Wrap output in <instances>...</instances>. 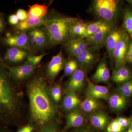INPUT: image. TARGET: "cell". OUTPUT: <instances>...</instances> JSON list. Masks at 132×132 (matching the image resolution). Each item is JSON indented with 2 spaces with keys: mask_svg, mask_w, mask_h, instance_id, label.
Listing matches in <instances>:
<instances>
[{
  "mask_svg": "<svg viewBox=\"0 0 132 132\" xmlns=\"http://www.w3.org/2000/svg\"><path fill=\"white\" fill-rule=\"evenodd\" d=\"M28 94L32 121L40 126L51 124L57 111L45 79L42 77L33 79L28 86Z\"/></svg>",
  "mask_w": 132,
  "mask_h": 132,
  "instance_id": "cell-1",
  "label": "cell"
},
{
  "mask_svg": "<svg viewBox=\"0 0 132 132\" xmlns=\"http://www.w3.org/2000/svg\"><path fill=\"white\" fill-rule=\"evenodd\" d=\"M0 59V123L7 124L17 113L18 102L9 73Z\"/></svg>",
  "mask_w": 132,
  "mask_h": 132,
  "instance_id": "cell-2",
  "label": "cell"
},
{
  "mask_svg": "<svg viewBox=\"0 0 132 132\" xmlns=\"http://www.w3.org/2000/svg\"><path fill=\"white\" fill-rule=\"evenodd\" d=\"M77 17L55 14L48 17L43 29L50 46L64 45L75 38L71 33L72 26L81 20Z\"/></svg>",
  "mask_w": 132,
  "mask_h": 132,
  "instance_id": "cell-3",
  "label": "cell"
},
{
  "mask_svg": "<svg viewBox=\"0 0 132 132\" xmlns=\"http://www.w3.org/2000/svg\"><path fill=\"white\" fill-rule=\"evenodd\" d=\"M120 3L117 0H95L91 10L100 20L116 21L120 12Z\"/></svg>",
  "mask_w": 132,
  "mask_h": 132,
  "instance_id": "cell-4",
  "label": "cell"
},
{
  "mask_svg": "<svg viewBox=\"0 0 132 132\" xmlns=\"http://www.w3.org/2000/svg\"><path fill=\"white\" fill-rule=\"evenodd\" d=\"M116 21H104L96 32L86 39L88 46L98 50L104 46L108 37L116 26Z\"/></svg>",
  "mask_w": 132,
  "mask_h": 132,
  "instance_id": "cell-5",
  "label": "cell"
},
{
  "mask_svg": "<svg viewBox=\"0 0 132 132\" xmlns=\"http://www.w3.org/2000/svg\"><path fill=\"white\" fill-rule=\"evenodd\" d=\"M99 50L88 46L76 57L80 69L85 73L91 70L100 60Z\"/></svg>",
  "mask_w": 132,
  "mask_h": 132,
  "instance_id": "cell-6",
  "label": "cell"
},
{
  "mask_svg": "<svg viewBox=\"0 0 132 132\" xmlns=\"http://www.w3.org/2000/svg\"><path fill=\"white\" fill-rule=\"evenodd\" d=\"M5 44L11 47H16L31 51L34 46L26 32L6 34L4 39Z\"/></svg>",
  "mask_w": 132,
  "mask_h": 132,
  "instance_id": "cell-7",
  "label": "cell"
},
{
  "mask_svg": "<svg viewBox=\"0 0 132 132\" xmlns=\"http://www.w3.org/2000/svg\"><path fill=\"white\" fill-rule=\"evenodd\" d=\"M129 35L126 32L124 31L122 38L114 50L113 60L115 63L114 69L126 65L125 59L128 47Z\"/></svg>",
  "mask_w": 132,
  "mask_h": 132,
  "instance_id": "cell-8",
  "label": "cell"
},
{
  "mask_svg": "<svg viewBox=\"0 0 132 132\" xmlns=\"http://www.w3.org/2000/svg\"><path fill=\"white\" fill-rule=\"evenodd\" d=\"M4 67L8 71L9 75L17 81L26 79L30 77L35 69V67L26 63L16 67L8 65L3 63Z\"/></svg>",
  "mask_w": 132,
  "mask_h": 132,
  "instance_id": "cell-9",
  "label": "cell"
},
{
  "mask_svg": "<svg viewBox=\"0 0 132 132\" xmlns=\"http://www.w3.org/2000/svg\"><path fill=\"white\" fill-rule=\"evenodd\" d=\"M66 62L62 50L59 53L52 57L47 68V74L50 80H54L58 74L65 67Z\"/></svg>",
  "mask_w": 132,
  "mask_h": 132,
  "instance_id": "cell-10",
  "label": "cell"
},
{
  "mask_svg": "<svg viewBox=\"0 0 132 132\" xmlns=\"http://www.w3.org/2000/svg\"><path fill=\"white\" fill-rule=\"evenodd\" d=\"M87 81L85 73L80 69L78 68L71 75L67 84V92H79L83 89Z\"/></svg>",
  "mask_w": 132,
  "mask_h": 132,
  "instance_id": "cell-11",
  "label": "cell"
},
{
  "mask_svg": "<svg viewBox=\"0 0 132 132\" xmlns=\"http://www.w3.org/2000/svg\"><path fill=\"white\" fill-rule=\"evenodd\" d=\"M87 82L88 86L85 92L87 97L96 100H107L108 98L110 92L109 89L107 87L95 85L87 78Z\"/></svg>",
  "mask_w": 132,
  "mask_h": 132,
  "instance_id": "cell-12",
  "label": "cell"
},
{
  "mask_svg": "<svg viewBox=\"0 0 132 132\" xmlns=\"http://www.w3.org/2000/svg\"><path fill=\"white\" fill-rule=\"evenodd\" d=\"M124 31L116 27L106 40L104 46L106 48L108 57L111 61L113 60V53L114 48L122 38Z\"/></svg>",
  "mask_w": 132,
  "mask_h": 132,
  "instance_id": "cell-13",
  "label": "cell"
},
{
  "mask_svg": "<svg viewBox=\"0 0 132 132\" xmlns=\"http://www.w3.org/2000/svg\"><path fill=\"white\" fill-rule=\"evenodd\" d=\"M48 17L46 16L41 19L29 18L24 21H21L15 26L14 29L17 32H26L33 29L45 26Z\"/></svg>",
  "mask_w": 132,
  "mask_h": 132,
  "instance_id": "cell-14",
  "label": "cell"
},
{
  "mask_svg": "<svg viewBox=\"0 0 132 132\" xmlns=\"http://www.w3.org/2000/svg\"><path fill=\"white\" fill-rule=\"evenodd\" d=\"M64 46L69 54L75 58L88 47L85 39L79 38L72 39Z\"/></svg>",
  "mask_w": 132,
  "mask_h": 132,
  "instance_id": "cell-15",
  "label": "cell"
},
{
  "mask_svg": "<svg viewBox=\"0 0 132 132\" xmlns=\"http://www.w3.org/2000/svg\"><path fill=\"white\" fill-rule=\"evenodd\" d=\"M29 55L26 50L16 47H11L7 50L4 60L11 63H18L24 61Z\"/></svg>",
  "mask_w": 132,
  "mask_h": 132,
  "instance_id": "cell-16",
  "label": "cell"
},
{
  "mask_svg": "<svg viewBox=\"0 0 132 132\" xmlns=\"http://www.w3.org/2000/svg\"><path fill=\"white\" fill-rule=\"evenodd\" d=\"M110 77V72L106 61L105 59H102L99 62L95 72L92 76V81L95 83H105L109 81Z\"/></svg>",
  "mask_w": 132,
  "mask_h": 132,
  "instance_id": "cell-17",
  "label": "cell"
},
{
  "mask_svg": "<svg viewBox=\"0 0 132 132\" xmlns=\"http://www.w3.org/2000/svg\"><path fill=\"white\" fill-rule=\"evenodd\" d=\"M114 82L117 83H123L132 80L131 71L127 66H121L114 69L112 77Z\"/></svg>",
  "mask_w": 132,
  "mask_h": 132,
  "instance_id": "cell-18",
  "label": "cell"
},
{
  "mask_svg": "<svg viewBox=\"0 0 132 132\" xmlns=\"http://www.w3.org/2000/svg\"><path fill=\"white\" fill-rule=\"evenodd\" d=\"M84 117L78 110L71 111L66 117V130L72 128L80 127L84 122Z\"/></svg>",
  "mask_w": 132,
  "mask_h": 132,
  "instance_id": "cell-19",
  "label": "cell"
},
{
  "mask_svg": "<svg viewBox=\"0 0 132 132\" xmlns=\"http://www.w3.org/2000/svg\"><path fill=\"white\" fill-rule=\"evenodd\" d=\"M91 124L95 128H104L108 124L109 118L105 113L102 111L95 112L89 116Z\"/></svg>",
  "mask_w": 132,
  "mask_h": 132,
  "instance_id": "cell-20",
  "label": "cell"
},
{
  "mask_svg": "<svg viewBox=\"0 0 132 132\" xmlns=\"http://www.w3.org/2000/svg\"><path fill=\"white\" fill-rule=\"evenodd\" d=\"M80 103V99L75 93L67 92L62 102V106L66 111H73Z\"/></svg>",
  "mask_w": 132,
  "mask_h": 132,
  "instance_id": "cell-21",
  "label": "cell"
},
{
  "mask_svg": "<svg viewBox=\"0 0 132 132\" xmlns=\"http://www.w3.org/2000/svg\"><path fill=\"white\" fill-rule=\"evenodd\" d=\"M127 98L119 94H115L109 97V105L115 111H120L123 109L126 105Z\"/></svg>",
  "mask_w": 132,
  "mask_h": 132,
  "instance_id": "cell-22",
  "label": "cell"
},
{
  "mask_svg": "<svg viewBox=\"0 0 132 132\" xmlns=\"http://www.w3.org/2000/svg\"><path fill=\"white\" fill-rule=\"evenodd\" d=\"M80 107L82 111L86 113H91L99 110L102 107V104L98 100L87 97L82 103Z\"/></svg>",
  "mask_w": 132,
  "mask_h": 132,
  "instance_id": "cell-23",
  "label": "cell"
},
{
  "mask_svg": "<svg viewBox=\"0 0 132 132\" xmlns=\"http://www.w3.org/2000/svg\"><path fill=\"white\" fill-rule=\"evenodd\" d=\"M48 7L45 5L35 4L30 8L28 13L27 19H41L46 16L47 13Z\"/></svg>",
  "mask_w": 132,
  "mask_h": 132,
  "instance_id": "cell-24",
  "label": "cell"
},
{
  "mask_svg": "<svg viewBox=\"0 0 132 132\" xmlns=\"http://www.w3.org/2000/svg\"><path fill=\"white\" fill-rule=\"evenodd\" d=\"M90 22H83L82 20L72 26L71 33L74 38H81L85 34L87 28Z\"/></svg>",
  "mask_w": 132,
  "mask_h": 132,
  "instance_id": "cell-25",
  "label": "cell"
},
{
  "mask_svg": "<svg viewBox=\"0 0 132 132\" xmlns=\"http://www.w3.org/2000/svg\"><path fill=\"white\" fill-rule=\"evenodd\" d=\"M35 36L36 47L44 48L48 44L47 37L43 28H35Z\"/></svg>",
  "mask_w": 132,
  "mask_h": 132,
  "instance_id": "cell-26",
  "label": "cell"
},
{
  "mask_svg": "<svg viewBox=\"0 0 132 132\" xmlns=\"http://www.w3.org/2000/svg\"><path fill=\"white\" fill-rule=\"evenodd\" d=\"M123 27L125 32L130 38L132 37V10L128 9L125 11L123 19Z\"/></svg>",
  "mask_w": 132,
  "mask_h": 132,
  "instance_id": "cell-27",
  "label": "cell"
},
{
  "mask_svg": "<svg viewBox=\"0 0 132 132\" xmlns=\"http://www.w3.org/2000/svg\"><path fill=\"white\" fill-rule=\"evenodd\" d=\"M103 21L104 20H99L94 22H90L87 28L85 34L80 38L86 39L93 35Z\"/></svg>",
  "mask_w": 132,
  "mask_h": 132,
  "instance_id": "cell-28",
  "label": "cell"
},
{
  "mask_svg": "<svg viewBox=\"0 0 132 132\" xmlns=\"http://www.w3.org/2000/svg\"><path fill=\"white\" fill-rule=\"evenodd\" d=\"M118 93L126 98L132 95V80L122 83L117 89Z\"/></svg>",
  "mask_w": 132,
  "mask_h": 132,
  "instance_id": "cell-29",
  "label": "cell"
},
{
  "mask_svg": "<svg viewBox=\"0 0 132 132\" xmlns=\"http://www.w3.org/2000/svg\"><path fill=\"white\" fill-rule=\"evenodd\" d=\"M78 64L75 60H70L66 62L64 67V76L71 75L78 68Z\"/></svg>",
  "mask_w": 132,
  "mask_h": 132,
  "instance_id": "cell-30",
  "label": "cell"
},
{
  "mask_svg": "<svg viewBox=\"0 0 132 132\" xmlns=\"http://www.w3.org/2000/svg\"><path fill=\"white\" fill-rule=\"evenodd\" d=\"M51 98L54 102L58 103L60 100L62 96V88L60 85L56 84L51 88L50 91Z\"/></svg>",
  "mask_w": 132,
  "mask_h": 132,
  "instance_id": "cell-31",
  "label": "cell"
},
{
  "mask_svg": "<svg viewBox=\"0 0 132 132\" xmlns=\"http://www.w3.org/2000/svg\"><path fill=\"white\" fill-rule=\"evenodd\" d=\"M46 53H44L37 56H29L27 59L26 63L36 67L41 61L43 57L46 55Z\"/></svg>",
  "mask_w": 132,
  "mask_h": 132,
  "instance_id": "cell-32",
  "label": "cell"
},
{
  "mask_svg": "<svg viewBox=\"0 0 132 132\" xmlns=\"http://www.w3.org/2000/svg\"><path fill=\"white\" fill-rule=\"evenodd\" d=\"M125 62L126 64H132V37H130L128 41V47L125 59Z\"/></svg>",
  "mask_w": 132,
  "mask_h": 132,
  "instance_id": "cell-33",
  "label": "cell"
},
{
  "mask_svg": "<svg viewBox=\"0 0 132 132\" xmlns=\"http://www.w3.org/2000/svg\"><path fill=\"white\" fill-rule=\"evenodd\" d=\"M112 130L117 132H121L123 130L120 124L118 122L117 119L114 120L108 126Z\"/></svg>",
  "mask_w": 132,
  "mask_h": 132,
  "instance_id": "cell-34",
  "label": "cell"
},
{
  "mask_svg": "<svg viewBox=\"0 0 132 132\" xmlns=\"http://www.w3.org/2000/svg\"><path fill=\"white\" fill-rule=\"evenodd\" d=\"M16 15L19 20L21 21H24L27 19L28 13L24 10H18L16 12Z\"/></svg>",
  "mask_w": 132,
  "mask_h": 132,
  "instance_id": "cell-35",
  "label": "cell"
},
{
  "mask_svg": "<svg viewBox=\"0 0 132 132\" xmlns=\"http://www.w3.org/2000/svg\"><path fill=\"white\" fill-rule=\"evenodd\" d=\"M40 132H59L55 125L50 124L43 127Z\"/></svg>",
  "mask_w": 132,
  "mask_h": 132,
  "instance_id": "cell-36",
  "label": "cell"
},
{
  "mask_svg": "<svg viewBox=\"0 0 132 132\" xmlns=\"http://www.w3.org/2000/svg\"><path fill=\"white\" fill-rule=\"evenodd\" d=\"M118 122L120 124L123 130L127 128L129 126L128 119L123 117H119L116 119Z\"/></svg>",
  "mask_w": 132,
  "mask_h": 132,
  "instance_id": "cell-37",
  "label": "cell"
},
{
  "mask_svg": "<svg viewBox=\"0 0 132 132\" xmlns=\"http://www.w3.org/2000/svg\"><path fill=\"white\" fill-rule=\"evenodd\" d=\"M28 38L34 47H36V42L35 28L30 30L28 33Z\"/></svg>",
  "mask_w": 132,
  "mask_h": 132,
  "instance_id": "cell-38",
  "label": "cell"
},
{
  "mask_svg": "<svg viewBox=\"0 0 132 132\" xmlns=\"http://www.w3.org/2000/svg\"><path fill=\"white\" fill-rule=\"evenodd\" d=\"M34 129V126L33 125H28L20 128L17 132H32Z\"/></svg>",
  "mask_w": 132,
  "mask_h": 132,
  "instance_id": "cell-39",
  "label": "cell"
},
{
  "mask_svg": "<svg viewBox=\"0 0 132 132\" xmlns=\"http://www.w3.org/2000/svg\"><path fill=\"white\" fill-rule=\"evenodd\" d=\"M19 20L16 14H12L9 18V22L12 25H16L19 23Z\"/></svg>",
  "mask_w": 132,
  "mask_h": 132,
  "instance_id": "cell-40",
  "label": "cell"
},
{
  "mask_svg": "<svg viewBox=\"0 0 132 132\" xmlns=\"http://www.w3.org/2000/svg\"><path fill=\"white\" fill-rule=\"evenodd\" d=\"M5 28V22L2 15L0 14V33L4 31Z\"/></svg>",
  "mask_w": 132,
  "mask_h": 132,
  "instance_id": "cell-41",
  "label": "cell"
},
{
  "mask_svg": "<svg viewBox=\"0 0 132 132\" xmlns=\"http://www.w3.org/2000/svg\"><path fill=\"white\" fill-rule=\"evenodd\" d=\"M74 132H95L94 131L87 128H83L76 130Z\"/></svg>",
  "mask_w": 132,
  "mask_h": 132,
  "instance_id": "cell-42",
  "label": "cell"
},
{
  "mask_svg": "<svg viewBox=\"0 0 132 132\" xmlns=\"http://www.w3.org/2000/svg\"><path fill=\"white\" fill-rule=\"evenodd\" d=\"M129 120V128L132 130V115L128 119Z\"/></svg>",
  "mask_w": 132,
  "mask_h": 132,
  "instance_id": "cell-43",
  "label": "cell"
},
{
  "mask_svg": "<svg viewBox=\"0 0 132 132\" xmlns=\"http://www.w3.org/2000/svg\"><path fill=\"white\" fill-rule=\"evenodd\" d=\"M107 132H117L112 130L111 128H110L109 127H108L107 128Z\"/></svg>",
  "mask_w": 132,
  "mask_h": 132,
  "instance_id": "cell-44",
  "label": "cell"
},
{
  "mask_svg": "<svg viewBox=\"0 0 132 132\" xmlns=\"http://www.w3.org/2000/svg\"><path fill=\"white\" fill-rule=\"evenodd\" d=\"M126 1L130 5L132 6V0H127V1Z\"/></svg>",
  "mask_w": 132,
  "mask_h": 132,
  "instance_id": "cell-45",
  "label": "cell"
},
{
  "mask_svg": "<svg viewBox=\"0 0 132 132\" xmlns=\"http://www.w3.org/2000/svg\"><path fill=\"white\" fill-rule=\"evenodd\" d=\"M0 132H8V131L5 130H0Z\"/></svg>",
  "mask_w": 132,
  "mask_h": 132,
  "instance_id": "cell-46",
  "label": "cell"
},
{
  "mask_svg": "<svg viewBox=\"0 0 132 132\" xmlns=\"http://www.w3.org/2000/svg\"><path fill=\"white\" fill-rule=\"evenodd\" d=\"M127 132H132V130L129 128L127 131Z\"/></svg>",
  "mask_w": 132,
  "mask_h": 132,
  "instance_id": "cell-47",
  "label": "cell"
},
{
  "mask_svg": "<svg viewBox=\"0 0 132 132\" xmlns=\"http://www.w3.org/2000/svg\"><path fill=\"white\" fill-rule=\"evenodd\" d=\"M131 72H132V70Z\"/></svg>",
  "mask_w": 132,
  "mask_h": 132,
  "instance_id": "cell-48",
  "label": "cell"
},
{
  "mask_svg": "<svg viewBox=\"0 0 132 132\" xmlns=\"http://www.w3.org/2000/svg\"></svg>",
  "mask_w": 132,
  "mask_h": 132,
  "instance_id": "cell-49",
  "label": "cell"
}]
</instances>
